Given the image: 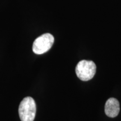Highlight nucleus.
I'll list each match as a JSON object with an SVG mask.
<instances>
[{"label": "nucleus", "instance_id": "obj_1", "mask_svg": "<svg viewBox=\"0 0 121 121\" xmlns=\"http://www.w3.org/2000/svg\"><path fill=\"white\" fill-rule=\"evenodd\" d=\"M19 114L22 121H34L36 114V104L33 98H24L19 107Z\"/></svg>", "mask_w": 121, "mask_h": 121}, {"label": "nucleus", "instance_id": "obj_2", "mask_svg": "<svg viewBox=\"0 0 121 121\" xmlns=\"http://www.w3.org/2000/svg\"><path fill=\"white\" fill-rule=\"evenodd\" d=\"M96 67L92 60H82L78 63L75 69L77 76L84 81H89L93 78L96 73Z\"/></svg>", "mask_w": 121, "mask_h": 121}, {"label": "nucleus", "instance_id": "obj_3", "mask_svg": "<svg viewBox=\"0 0 121 121\" xmlns=\"http://www.w3.org/2000/svg\"><path fill=\"white\" fill-rule=\"evenodd\" d=\"M53 36L49 33H45L37 38L33 44V51L37 54H42L48 52L54 43Z\"/></svg>", "mask_w": 121, "mask_h": 121}, {"label": "nucleus", "instance_id": "obj_4", "mask_svg": "<svg viewBox=\"0 0 121 121\" xmlns=\"http://www.w3.org/2000/svg\"><path fill=\"white\" fill-rule=\"evenodd\" d=\"M120 110L119 103L117 99L111 98L107 100L105 105V113L109 117L114 118L118 115Z\"/></svg>", "mask_w": 121, "mask_h": 121}]
</instances>
